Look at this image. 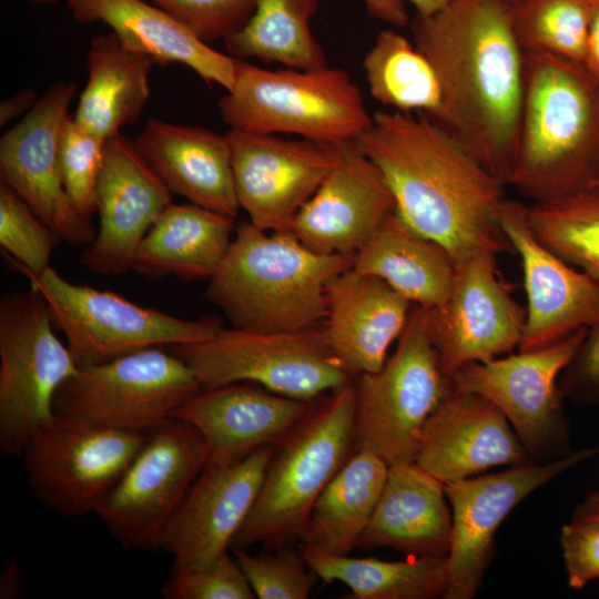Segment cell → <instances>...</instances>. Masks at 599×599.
Listing matches in <instances>:
<instances>
[{
	"mask_svg": "<svg viewBox=\"0 0 599 599\" xmlns=\"http://www.w3.org/2000/svg\"><path fill=\"white\" fill-rule=\"evenodd\" d=\"M507 0H449L416 14L414 44L440 82L443 108L433 119L490 175L511 179L525 90V52Z\"/></svg>",
	"mask_w": 599,
	"mask_h": 599,
	"instance_id": "cell-1",
	"label": "cell"
},
{
	"mask_svg": "<svg viewBox=\"0 0 599 599\" xmlns=\"http://www.w3.org/2000/svg\"><path fill=\"white\" fill-rule=\"evenodd\" d=\"M355 142L383 173L396 213L454 262L481 251L514 252L497 217L506 185L433 119L378 111Z\"/></svg>",
	"mask_w": 599,
	"mask_h": 599,
	"instance_id": "cell-2",
	"label": "cell"
},
{
	"mask_svg": "<svg viewBox=\"0 0 599 599\" xmlns=\"http://www.w3.org/2000/svg\"><path fill=\"white\" fill-rule=\"evenodd\" d=\"M510 185L537 202L599 186V85L583 65L525 53V90Z\"/></svg>",
	"mask_w": 599,
	"mask_h": 599,
	"instance_id": "cell-3",
	"label": "cell"
},
{
	"mask_svg": "<svg viewBox=\"0 0 599 599\" xmlns=\"http://www.w3.org/2000/svg\"><path fill=\"white\" fill-rule=\"evenodd\" d=\"M352 254L317 252L290 231L235 226L230 247L209 280L205 297L232 327L262 332L318 328L332 278L353 265Z\"/></svg>",
	"mask_w": 599,
	"mask_h": 599,
	"instance_id": "cell-4",
	"label": "cell"
},
{
	"mask_svg": "<svg viewBox=\"0 0 599 599\" xmlns=\"http://www.w3.org/2000/svg\"><path fill=\"white\" fill-rule=\"evenodd\" d=\"M354 380V379H353ZM353 382L317 398L276 446L254 506L231 548L301 539L314 502L357 449Z\"/></svg>",
	"mask_w": 599,
	"mask_h": 599,
	"instance_id": "cell-5",
	"label": "cell"
},
{
	"mask_svg": "<svg viewBox=\"0 0 599 599\" xmlns=\"http://www.w3.org/2000/svg\"><path fill=\"white\" fill-rule=\"evenodd\" d=\"M219 109L230 129L323 143L355 141L373 122L349 74L328 65L268 70L236 59L234 84Z\"/></svg>",
	"mask_w": 599,
	"mask_h": 599,
	"instance_id": "cell-6",
	"label": "cell"
},
{
	"mask_svg": "<svg viewBox=\"0 0 599 599\" xmlns=\"http://www.w3.org/2000/svg\"><path fill=\"white\" fill-rule=\"evenodd\" d=\"M355 435L388 465L414 461L424 425L455 389L439 364L428 307L415 305L393 355L380 369L356 375Z\"/></svg>",
	"mask_w": 599,
	"mask_h": 599,
	"instance_id": "cell-7",
	"label": "cell"
},
{
	"mask_svg": "<svg viewBox=\"0 0 599 599\" xmlns=\"http://www.w3.org/2000/svg\"><path fill=\"white\" fill-rule=\"evenodd\" d=\"M169 349L193 370L201 389L248 382L287 397L315 400L354 379L323 327L293 332L223 327L209 339Z\"/></svg>",
	"mask_w": 599,
	"mask_h": 599,
	"instance_id": "cell-8",
	"label": "cell"
},
{
	"mask_svg": "<svg viewBox=\"0 0 599 599\" xmlns=\"http://www.w3.org/2000/svg\"><path fill=\"white\" fill-rule=\"evenodd\" d=\"M17 272L45 300L79 367L144 348L202 342L224 327L219 317L182 318L111 291L73 284L51 266L40 273Z\"/></svg>",
	"mask_w": 599,
	"mask_h": 599,
	"instance_id": "cell-9",
	"label": "cell"
},
{
	"mask_svg": "<svg viewBox=\"0 0 599 599\" xmlns=\"http://www.w3.org/2000/svg\"><path fill=\"white\" fill-rule=\"evenodd\" d=\"M53 326L45 300L33 288L1 297L0 453L3 456H22L33 434L53 419L58 389L79 369Z\"/></svg>",
	"mask_w": 599,
	"mask_h": 599,
	"instance_id": "cell-10",
	"label": "cell"
},
{
	"mask_svg": "<svg viewBox=\"0 0 599 599\" xmlns=\"http://www.w3.org/2000/svg\"><path fill=\"white\" fill-rule=\"evenodd\" d=\"M200 389L193 370L158 346L79 367L58 389L53 409L95 426L149 433Z\"/></svg>",
	"mask_w": 599,
	"mask_h": 599,
	"instance_id": "cell-11",
	"label": "cell"
},
{
	"mask_svg": "<svg viewBox=\"0 0 599 599\" xmlns=\"http://www.w3.org/2000/svg\"><path fill=\"white\" fill-rule=\"evenodd\" d=\"M148 434L54 415L33 434L21 456L29 487L62 517L97 515Z\"/></svg>",
	"mask_w": 599,
	"mask_h": 599,
	"instance_id": "cell-12",
	"label": "cell"
},
{
	"mask_svg": "<svg viewBox=\"0 0 599 599\" xmlns=\"http://www.w3.org/2000/svg\"><path fill=\"white\" fill-rule=\"evenodd\" d=\"M206 463L201 434L170 417L149 432L97 516L125 549L158 550L165 528Z\"/></svg>",
	"mask_w": 599,
	"mask_h": 599,
	"instance_id": "cell-13",
	"label": "cell"
},
{
	"mask_svg": "<svg viewBox=\"0 0 599 599\" xmlns=\"http://www.w3.org/2000/svg\"><path fill=\"white\" fill-rule=\"evenodd\" d=\"M587 329L539 349L466 364L450 376L454 387L489 399L506 416L530 458L547 457L568 443L558 379Z\"/></svg>",
	"mask_w": 599,
	"mask_h": 599,
	"instance_id": "cell-14",
	"label": "cell"
},
{
	"mask_svg": "<svg viewBox=\"0 0 599 599\" xmlns=\"http://www.w3.org/2000/svg\"><path fill=\"white\" fill-rule=\"evenodd\" d=\"M599 454V445L546 463L510 468L444 484L451 510L445 599H471L494 555V537L510 511L560 474Z\"/></svg>",
	"mask_w": 599,
	"mask_h": 599,
	"instance_id": "cell-15",
	"label": "cell"
},
{
	"mask_svg": "<svg viewBox=\"0 0 599 599\" xmlns=\"http://www.w3.org/2000/svg\"><path fill=\"white\" fill-rule=\"evenodd\" d=\"M74 83L57 82L0 139V177L62 241L88 245L97 231L74 209L63 184L60 148Z\"/></svg>",
	"mask_w": 599,
	"mask_h": 599,
	"instance_id": "cell-16",
	"label": "cell"
},
{
	"mask_svg": "<svg viewBox=\"0 0 599 599\" xmlns=\"http://www.w3.org/2000/svg\"><path fill=\"white\" fill-rule=\"evenodd\" d=\"M497 255L481 251L455 262L447 301L428 308L430 338L449 377L466 364L512 352L521 341L526 309L500 281Z\"/></svg>",
	"mask_w": 599,
	"mask_h": 599,
	"instance_id": "cell-17",
	"label": "cell"
},
{
	"mask_svg": "<svg viewBox=\"0 0 599 599\" xmlns=\"http://www.w3.org/2000/svg\"><path fill=\"white\" fill-rule=\"evenodd\" d=\"M232 167L240 209L270 232L292 221L335 166L341 144L284 139L230 129Z\"/></svg>",
	"mask_w": 599,
	"mask_h": 599,
	"instance_id": "cell-18",
	"label": "cell"
},
{
	"mask_svg": "<svg viewBox=\"0 0 599 599\" xmlns=\"http://www.w3.org/2000/svg\"><path fill=\"white\" fill-rule=\"evenodd\" d=\"M171 203V191L134 140L121 132L105 139L97 186L99 227L81 264L105 276L131 271L140 242Z\"/></svg>",
	"mask_w": 599,
	"mask_h": 599,
	"instance_id": "cell-19",
	"label": "cell"
},
{
	"mask_svg": "<svg viewBox=\"0 0 599 599\" xmlns=\"http://www.w3.org/2000/svg\"><path fill=\"white\" fill-rule=\"evenodd\" d=\"M276 446L225 466L206 465L165 528L161 547L172 572L199 569L226 552L261 490Z\"/></svg>",
	"mask_w": 599,
	"mask_h": 599,
	"instance_id": "cell-20",
	"label": "cell"
},
{
	"mask_svg": "<svg viewBox=\"0 0 599 599\" xmlns=\"http://www.w3.org/2000/svg\"><path fill=\"white\" fill-rule=\"evenodd\" d=\"M526 207L506 197L497 216L524 272L527 308L520 352L547 347L599 323V283L537 238Z\"/></svg>",
	"mask_w": 599,
	"mask_h": 599,
	"instance_id": "cell-21",
	"label": "cell"
},
{
	"mask_svg": "<svg viewBox=\"0 0 599 599\" xmlns=\"http://www.w3.org/2000/svg\"><path fill=\"white\" fill-rule=\"evenodd\" d=\"M394 212L396 202L380 170L355 141H346L288 231L317 252L354 255Z\"/></svg>",
	"mask_w": 599,
	"mask_h": 599,
	"instance_id": "cell-22",
	"label": "cell"
},
{
	"mask_svg": "<svg viewBox=\"0 0 599 599\" xmlns=\"http://www.w3.org/2000/svg\"><path fill=\"white\" fill-rule=\"evenodd\" d=\"M315 400L287 397L242 382L200 389L171 417L192 425L201 434L207 449L206 465L225 466L243 460L261 447L277 446Z\"/></svg>",
	"mask_w": 599,
	"mask_h": 599,
	"instance_id": "cell-23",
	"label": "cell"
},
{
	"mask_svg": "<svg viewBox=\"0 0 599 599\" xmlns=\"http://www.w3.org/2000/svg\"><path fill=\"white\" fill-rule=\"evenodd\" d=\"M414 461L447 484L531 458L494 403L454 389L426 420Z\"/></svg>",
	"mask_w": 599,
	"mask_h": 599,
	"instance_id": "cell-24",
	"label": "cell"
},
{
	"mask_svg": "<svg viewBox=\"0 0 599 599\" xmlns=\"http://www.w3.org/2000/svg\"><path fill=\"white\" fill-rule=\"evenodd\" d=\"M325 304L327 342L354 377L383 367L412 311V302L385 281L353 267L329 281Z\"/></svg>",
	"mask_w": 599,
	"mask_h": 599,
	"instance_id": "cell-25",
	"label": "cell"
},
{
	"mask_svg": "<svg viewBox=\"0 0 599 599\" xmlns=\"http://www.w3.org/2000/svg\"><path fill=\"white\" fill-rule=\"evenodd\" d=\"M134 141L172 194L236 219L240 205L226 134L150 119Z\"/></svg>",
	"mask_w": 599,
	"mask_h": 599,
	"instance_id": "cell-26",
	"label": "cell"
},
{
	"mask_svg": "<svg viewBox=\"0 0 599 599\" xmlns=\"http://www.w3.org/2000/svg\"><path fill=\"white\" fill-rule=\"evenodd\" d=\"M451 510L444 484L416 461L389 465L373 516L356 548L389 547L409 557L447 558Z\"/></svg>",
	"mask_w": 599,
	"mask_h": 599,
	"instance_id": "cell-27",
	"label": "cell"
},
{
	"mask_svg": "<svg viewBox=\"0 0 599 599\" xmlns=\"http://www.w3.org/2000/svg\"><path fill=\"white\" fill-rule=\"evenodd\" d=\"M75 21L108 24L130 51L150 57L162 67L182 63L209 85L230 91L236 58L223 54L192 30L146 0H68Z\"/></svg>",
	"mask_w": 599,
	"mask_h": 599,
	"instance_id": "cell-28",
	"label": "cell"
},
{
	"mask_svg": "<svg viewBox=\"0 0 599 599\" xmlns=\"http://www.w3.org/2000/svg\"><path fill=\"white\" fill-rule=\"evenodd\" d=\"M234 222L192 203L172 202L140 242L131 271L153 281H209L230 247Z\"/></svg>",
	"mask_w": 599,
	"mask_h": 599,
	"instance_id": "cell-29",
	"label": "cell"
},
{
	"mask_svg": "<svg viewBox=\"0 0 599 599\" xmlns=\"http://www.w3.org/2000/svg\"><path fill=\"white\" fill-rule=\"evenodd\" d=\"M352 267L385 281L417 305H443L451 291L455 262L439 243L422 235L396 212L356 251Z\"/></svg>",
	"mask_w": 599,
	"mask_h": 599,
	"instance_id": "cell-30",
	"label": "cell"
},
{
	"mask_svg": "<svg viewBox=\"0 0 599 599\" xmlns=\"http://www.w3.org/2000/svg\"><path fill=\"white\" fill-rule=\"evenodd\" d=\"M153 62L145 54L128 50L112 31L94 37L88 50V82L74 120L102 139L136 122L150 97Z\"/></svg>",
	"mask_w": 599,
	"mask_h": 599,
	"instance_id": "cell-31",
	"label": "cell"
},
{
	"mask_svg": "<svg viewBox=\"0 0 599 599\" xmlns=\"http://www.w3.org/2000/svg\"><path fill=\"white\" fill-rule=\"evenodd\" d=\"M388 468L373 450L357 447L314 502L301 546L349 555L373 516Z\"/></svg>",
	"mask_w": 599,
	"mask_h": 599,
	"instance_id": "cell-32",
	"label": "cell"
},
{
	"mask_svg": "<svg viewBox=\"0 0 599 599\" xmlns=\"http://www.w3.org/2000/svg\"><path fill=\"white\" fill-rule=\"evenodd\" d=\"M315 575L326 582L341 581L352 599H433L448 586L447 558L409 557L402 561L354 558L301 546Z\"/></svg>",
	"mask_w": 599,
	"mask_h": 599,
	"instance_id": "cell-33",
	"label": "cell"
},
{
	"mask_svg": "<svg viewBox=\"0 0 599 599\" xmlns=\"http://www.w3.org/2000/svg\"><path fill=\"white\" fill-rule=\"evenodd\" d=\"M317 0H254V11L236 33L224 40L236 59L255 58L286 68L312 70L327 65L309 20Z\"/></svg>",
	"mask_w": 599,
	"mask_h": 599,
	"instance_id": "cell-34",
	"label": "cell"
},
{
	"mask_svg": "<svg viewBox=\"0 0 599 599\" xmlns=\"http://www.w3.org/2000/svg\"><path fill=\"white\" fill-rule=\"evenodd\" d=\"M363 69L372 97L403 113L424 112L436 119L443 92L430 61L402 33L380 31L365 54Z\"/></svg>",
	"mask_w": 599,
	"mask_h": 599,
	"instance_id": "cell-35",
	"label": "cell"
},
{
	"mask_svg": "<svg viewBox=\"0 0 599 599\" xmlns=\"http://www.w3.org/2000/svg\"><path fill=\"white\" fill-rule=\"evenodd\" d=\"M537 238L599 283V186L526 207Z\"/></svg>",
	"mask_w": 599,
	"mask_h": 599,
	"instance_id": "cell-36",
	"label": "cell"
},
{
	"mask_svg": "<svg viewBox=\"0 0 599 599\" xmlns=\"http://www.w3.org/2000/svg\"><path fill=\"white\" fill-rule=\"evenodd\" d=\"M593 0H519L511 26L525 53H547L583 63Z\"/></svg>",
	"mask_w": 599,
	"mask_h": 599,
	"instance_id": "cell-37",
	"label": "cell"
},
{
	"mask_svg": "<svg viewBox=\"0 0 599 599\" xmlns=\"http://www.w3.org/2000/svg\"><path fill=\"white\" fill-rule=\"evenodd\" d=\"M61 237L6 183H0V245L14 271L40 273Z\"/></svg>",
	"mask_w": 599,
	"mask_h": 599,
	"instance_id": "cell-38",
	"label": "cell"
},
{
	"mask_svg": "<svg viewBox=\"0 0 599 599\" xmlns=\"http://www.w3.org/2000/svg\"><path fill=\"white\" fill-rule=\"evenodd\" d=\"M254 595L258 599H306L317 576L301 551L281 546L274 552L251 555L231 548Z\"/></svg>",
	"mask_w": 599,
	"mask_h": 599,
	"instance_id": "cell-39",
	"label": "cell"
},
{
	"mask_svg": "<svg viewBox=\"0 0 599 599\" xmlns=\"http://www.w3.org/2000/svg\"><path fill=\"white\" fill-rule=\"evenodd\" d=\"M104 146L105 139L85 130L73 115L68 118L60 148L62 180L74 209L89 221L97 213V186Z\"/></svg>",
	"mask_w": 599,
	"mask_h": 599,
	"instance_id": "cell-40",
	"label": "cell"
},
{
	"mask_svg": "<svg viewBox=\"0 0 599 599\" xmlns=\"http://www.w3.org/2000/svg\"><path fill=\"white\" fill-rule=\"evenodd\" d=\"M160 593L164 599L256 598L237 561L229 551L210 566L172 572Z\"/></svg>",
	"mask_w": 599,
	"mask_h": 599,
	"instance_id": "cell-41",
	"label": "cell"
},
{
	"mask_svg": "<svg viewBox=\"0 0 599 599\" xmlns=\"http://www.w3.org/2000/svg\"><path fill=\"white\" fill-rule=\"evenodd\" d=\"M209 43L240 31L254 11V0H148Z\"/></svg>",
	"mask_w": 599,
	"mask_h": 599,
	"instance_id": "cell-42",
	"label": "cell"
},
{
	"mask_svg": "<svg viewBox=\"0 0 599 599\" xmlns=\"http://www.w3.org/2000/svg\"><path fill=\"white\" fill-rule=\"evenodd\" d=\"M559 541L571 589H582L599 579V524L572 517L562 526Z\"/></svg>",
	"mask_w": 599,
	"mask_h": 599,
	"instance_id": "cell-43",
	"label": "cell"
},
{
	"mask_svg": "<svg viewBox=\"0 0 599 599\" xmlns=\"http://www.w3.org/2000/svg\"><path fill=\"white\" fill-rule=\"evenodd\" d=\"M558 384L564 398L599 406V323L588 327Z\"/></svg>",
	"mask_w": 599,
	"mask_h": 599,
	"instance_id": "cell-44",
	"label": "cell"
},
{
	"mask_svg": "<svg viewBox=\"0 0 599 599\" xmlns=\"http://www.w3.org/2000/svg\"><path fill=\"white\" fill-rule=\"evenodd\" d=\"M368 13L395 27H405L409 17L404 0H362Z\"/></svg>",
	"mask_w": 599,
	"mask_h": 599,
	"instance_id": "cell-45",
	"label": "cell"
},
{
	"mask_svg": "<svg viewBox=\"0 0 599 599\" xmlns=\"http://www.w3.org/2000/svg\"><path fill=\"white\" fill-rule=\"evenodd\" d=\"M582 65L599 85V0H593Z\"/></svg>",
	"mask_w": 599,
	"mask_h": 599,
	"instance_id": "cell-46",
	"label": "cell"
},
{
	"mask_svg": "<svg viewBox=\"0 0 599 599\" xmlns=\"http://www.w3.org/2000/svg\"><path fill=\"white\" fill-rule=\"evenodd\" d=\"M24 575L19 562L8 557L0 576V598L17 599L23 592Z\"/></svg>",
	"mask_w": 599,
	"mask_h": 599,
	"instance_id": "cell-47",
	"label": "cell"
},
{
	"mask_svg": "<svg viewBox=\"0 0 599 599\" xmlns=\"http://www.w3.org/2000/svg\"><path fill=\"white\" fill-rule=\"evenodd\" d=\"M39 98L33 89H23L0 104V124L4 125L24 112H29Z\"/></svg>",
	"mask_w": 599,
	"mask_h": 599,
	"instance_id": "cell-48",
	"label": "cell"
},
{
	"mask_svg": "<svg viewBox=\"0 0 599 599\" xmlns=\"http://www.w3.org/2000/svg\"><path fill=\"white\" fill-rule=\"evenodd\" d=\"M573 518L599 524V488L586 494L577 505Z\"/></svg>",
	"mask_w": 599,
	"mask_h": 599,
	"instance_id": "cell-49",
	"label": "cell"
},
{
	"mask_svg": "<svg viewBox=\"0 0 599 599\" xmlns=\"http://www.w3.org/2000/svg\"><path fill=\"white\" fill-rule=\"evenodd\" d=\"M409 2L415 9L416 14L430 16L444 8L449 0H404Z\"/></svg>",
	"mask_w": 599,
	"mask_h": 599,
	"instance_id": "cell-50",
	"label": "cell"
},
{
	"mask_svg": "<svg viewBox=\"0 0 599 599\" xmlns=\"http://www.w3.org/2000/svg\"><path fill=\"white\" fill-rule=\"evenodd\" d=\"M32 4L49 6L55 3L58 0H29Z\"/></svg>",
	"mask_w": 599,
	"mask_h": 599,
	"instance_id": "cell-51",
	"label": "cell"
},
{
	"mask_svg": "<svg viewBox=\"0 0 599 599\" xmlns=\"http://www.w3.org/2000/svg\"><path fill=\"white\" fill-rule=\"evenodd\" d=\"M507 1H508L510 4H514V3H516V2L519 1V0H507Z\"/></svg>",
	"mask_w": 599,
	"mask_h": 599,
	"instance_id": "cell-52",
	"label": "cell"
}]
</instances>
